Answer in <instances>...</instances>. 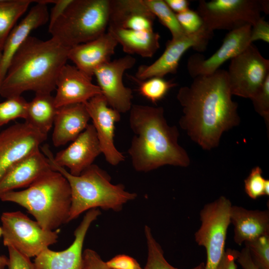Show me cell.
<instances>
[{
  "mask_svg": "<svg viewBox=\"0 0 269 269\" xmlns=\"http://www.w3.org/2000/svg\"><path fill=\"white\" fill-rule=\"evenodd\" d=\"M232 96L227 71L222 69L197 76L190 86L178 90L184 114L179 124L203 149L217 147L223 134L240 124L238 105Z\"/></svg>",
  "mask_w": 269,
  "mask_h": 269,
  "instance_id": "cell-1",
  "label": "cell"
},
{
  "mask_svg": "<svg viewBox=\"0 0 269 269\" xmlns=\"http://www.w3.org/2000/svg\"><path fill=\"white\" fill-rule=\"evenodd\" d=\"M129 124L134 136L128 153L135 171L147 172L166 165L189 166L188 153L178 143V128L168 124L162 107L133 105Z\"/></svg>",
  "mask_w": 269,
  "mask_h": 269,
  "instance_id": "cell-2",
  "label": "cell"
},
{
  "mask_svg": "<svg viewBox=\"0 0 269 269\" xmlns=\"http://www.w3.org/2000/svg\"><path fill=\"white\" fill-rule=\"evenodd\" d=\"M69 49L53 38L43 40L30 35L13 57L0 84V95L7 99L28 91L51 94L67 64Z\"/></svg>",
  "mask_w": 269,
  "mask_h": 269,
  "instance_id": "cell-3",
  "label": "cell"
},
{
  "mask_svg": "<svg viewBox=\"0 0 269 269\" xmlns=\"http://www.w3.org/2000/svg\"><path fill=\"white\" fill-rule=\"evenodd\" d=\"M51 167L61 173L67 180L71 193L69 222L82 213L92 209L121 211L124 204L137 197L135 193L125 189L122 184H114L105 170L93 164L79 175H74L66 168L57 164L47 144L40 147Z\"/></svg>",
  "mask_w": 269,
  "mask_h": 269,
  "instance_id": "cell-4",
  "label": "cell"
},
{
  "mask_svg": "<svg viewBox=\"0 0 269 269\" xmlns=\"http://www.w3.org/2000/svg\"><path fill=\"white\" fill-rule=\"evenodd\" d=\"M0 200L24 207L47 230L53 231L69 222L70 185L66 178L52 167L25 189L5 193Z\"/></svg>",
  "mask_w": 269,
  "mask_h": 269,
  "instance_id": "cell-5",
  "label": "cell"
},
{
  "mask_svg": "<svg viewBox=\"0 0 269 269\" xmlns=\"http://www.w3.org/2000/svg\"><path fill=\"white\" fill-rule=\"evenodd\" d=\"M109 9L110 0H72L49 32L69 48L88 42L106 32Z\"/></svg>",
  "mask_w": 269,
  "mask_h": 269,
  "instance_id": "cell-6",
  "label": "cell"
},
{
  "mask_svg": "<svg viewBox=\"0 0 269 269\" xmlns=\"http://www.w3.org/2000/svg\"><path fill=\"white\" fill-rule=\"evenodd\" d=\"M269 7L266 0H202L196 11L207 29L231 31L246 24L253 26L262 11L269 13Z\"/></svg>",
  "mask_w": 269,
  "mask_h": 269,
  "instance_id": "cell-7",
  "label": "cell"
},
{
  "mask_svg": "<svg viewBox=\"0 0 269 269\" xmlns=\"http://www.w3.org/2000/svg\"><path fill=\"white\" fill-rule=\"evenodd\" d=\"M232 206L229 199L221 196L200 211L201 224L194 238L196 243L206 250L204 269H217L223 257Z\"/></svg>",
  "mask_w": 269,
  "mask_h": 269,
  "instance_id": "cell-8",
  "label": "cell"
},
{
  "mask_svg": "<svg viewBox=\"0 0 269 269\" xmlns=\"http://www.w3.org/2000/svg\"><path fill=\"white\" fill-rule=\"evenodd\" d=\"M0 220L4 246L12 247L29 258L36 257L57 242L58 231L44 229L19 211L3 212Z\"/></svg>",
  "mask_w": 269,
  "mask_h": 269,
  "instance_id": "cell-9",
  "label": "cell"
},
{
  "mask_svg": "<svg viewBox=\"0 0 269 269\" xmlns=\"http://www.w3.org/2000/svg\"><path fill=\"white\" fill-rule=\"evenodd\" d=\"M227 72L232 95L251 99L269 76V60L251 43L231 59Z\"/></svg>",
  "mask_w": 269,
  "mask_h": 269,
  "instance_id": "cell-10",
  "label": "cell"
},
{
  "mask_svg": "<svg viewBox=\"0 0 269 269\" xmlns=\"http://www.w3.org/2000/svg\"><path fill=\"white\" fill-rule=\"evenodd\" d=\"M213 35V31L203 25L195 33L171 38L167 42L164 52L157 60L150 65H140L134 76L130 77L134 81H141L153 77L163 78L167 74H175L184 53L190 48L199 52L204 51Z\"/></svg>",
  "mask_w": 269,
  "mask_h": 269,
  "instance_id": "cell-11",
  "label": "cell"
},
{
  "mask_svg": "<svg viewBox=\"0 0 269 269\" xmlns=\"http://www.w3.org/2000/svg\"><path fill=\"white\" fill-rule=\"evenodd\" d=\"M136 60L130 55L106 62L94 72L98 86L110 107L120 113L130 111L133 104V92L123 82L125 72L132 68Z\"/></svg>",
  "mask_w": 269,
  "mask_h": 269,
  "instance_id": "cell-12",
  "label": "cell"
},
{
  "mask_svg": "<svg viewBox=\"0 0 269 269\" xmlns=\"http://www.w3.org/2000/svg\"><path fill=\"white\" fill-rule=\"evenodd\" d=\"M47 137L25 122L0 131V178L14 163L39 149Z\"/></svg>",
  "mask_w": 269,
  "mask_h": 269,
  "instance_id": "cell-13",
  "label": "cell"
},
{
  "mask_svg": "<svg viewBox=\"0 0 269 269\" xmlns=\"http://www.w3.org/2000/svg\"><path fill=\"white\" fill-rule=\"evenodd\" d=\"M251 29V25L246 24L229 31L220 47L207 58L198 53L191 55L187 65L189 75L193 79L198 76L211 75L226 61L240 54L252 43Z\"/></svg>",
  "mask_w": 269,
  "mask_h": 269,
  "instance_id": "cell-14",
  "label": "cell"
},
{
  "mask_svg": "<svg viewBox=\"0 0 269 269\" xmlns=\"http://www.w3.org/2000/svg\"><path fill=\"white\" fill-rule=\"evenodd\" d=\"M96 130L102 153L106 161L113 166L124 161L125 156L114 143L115 124L121 119V113L111 108L102 94L84 103Z\"/></svg>",
  "mask_w": 269,
  "mask_h": 269,
  "instance_id": "cell-15",
  "label": "cell"
},
{
  "mask_svg": "<svg viewBox=\"0 0 269 269\" xmlns=\"http://www.w3.org/2000/svg\"><path fill=\"white\" fill-rule=\"evenodd\" d=\"M101 213L98 209L88 210L74 231L75 239L66 250L54 251L47 248L35 257V269H82L83 247L92 223Z\"/></svg>",
  "mask_w": 269,
  "mask_h": 269,
  "instance_id": "cell-16",
  "label": "cell"
},
{
  "mask_svg": "<svg viewBox=\"0 0 269 269\" xmlns=\"http://www.w3.org/2000/svg\"><path fill=\"white\" fill-rule=\"evenodd\" d=\"M102 153L97 133L93 124L86 129L66 148L53 157L58 165L67 168L70 173L79 175L93 164Z\"/></svg>",
  "mask_w": 269,
  "mask_h": 269,
  "instance_id": "cell-17",
  "label": "cell"
},
{
  "mask_svg": "<svg viewBox=\"0 0 269 269\" xmlns=\"http://www.w3.org/2000/svg\"><path fill=\"white\" fill-rule=\"evenodd\" d=\"M92 79L75 66L66 64L56 82L54 98L56 107L84 104L92 98L102 94L99 87L92 83Z\"/></svg>",
  "mask_w": 269,
  "mask_h": 269,
  "instance_id": "cell-18",
  "label": "cell"
},
{
  "mask_svg": "<svg viewBox=\"0 0 269 269\" xmlns=\"http://www.w3.org/2000/svg\"><path fill=\"white\" fill-rule=\"evenodd\" d=\"M36 1V4L31 7L26 16L14 26L4 42L0 60V84L13 57L31 31L49 21L47 5L42 0Z\"/></svg>",
  "mask_w": 269,
  "mask_h": 269,
  "instance_id": "cell-19",
  "label": "cell"
},
{
  "mask_svg": "<svg viewBox=\"0 0 269 269\" xmlns=\"http://www.w3.org/2000/svg\"><path fill=\"white\" fill-rule=\"evenodd\" d=\"M118 43L109 32L69 49L68 60L79 70L92 78L95 69L111 61Z\"/></svg>",
  "mask_w": 269,
  "mask_h": 269,
  "instance_id": "cell-20",
  "label": "cell"
},
{
  "mask_svg": "<svg viewBox=\"0 0 269 269\" xmlns=\"http://www.w3.org/2000/svg\"><path fill=\"white\" fill-rule=\"evenodd\" d=\"M51 168L39 149L24 156L11 165L0 178V197L22 187H27Z\"/></svg>",
  "mask_w": 269,
  "mask_h": 269,
  "instance_id": "cell-21",
  "label": "cell"
},
{
  "mask_svg": "<svg viewBox=\"0 0 269 269\" xmlns=\"http://www.w3.org/2000/svg\"><path fill=\"white\" fill-rule=\"evenodd\" d=\"M155 18L143 0H110L108 26L152 31Z\"/></svg>",
  "mask_w": 269,
  "mask_h": 269,
  "instance_id": "cell-22",
  "label": "cell"
},
{
  "mask_svg": "<svg viewBox=\"0 0 269 269\" xmlns=\"http://www.w3.org/2000/svg\"><path fill=\"white\" fill-rule=\"evenodd\" d=\"M90 119L84 104L58 108L53 126V145L58 147L73 141L86 129Z\"/></svg>",
  "mask_w": 269,
  "mask_h": 269,
  "instance_id": "cell-23",
  "label": "cell"
},
{
  "mask_svg": "<svg viewBox=\"0 0 269 269\" xmlns=\"http://www.w3.org/2000/svg\"><path fill=\"white\" fill-rule=\"evenodd\" d=\"M230 222L234 226V242L238 245L269 235V210H248L232 206Z\"/></svg>",
  "mask_w": 269,
  "mask_h": 269,
  "instance_id": "cell-24",
  "label": "cell"
},
{
  "mask_svg": "<svg viewBox=\"0 0 269 269\" xmlns=\"http://www.w3.org/2000/svg\"><path fill=\"white\" fill-rule=\"evenodd\" d=\"M107 32L129 55L136 54L143 58H150L160 47V35L153 30H133L108 26Z\"/></svg>",
  "mask_w": 269,
  "mask_h": 269,
  "instance_id": "cell-25",
  "label": "cell"
},
{
  "mask_svg": "<svg viewBox=\"0 0 269 269\" xmlns=\"http://www.w3.org/2000/svg\"><path fill=\"white\" fill-rule=\"evenodd\" d=\"M57 108L51 94H35L34 98L28 102L25 122L47 135L53 126Z\"/></svg>",
  "mask_w": 269,
  "mask_h": 269,
  "instance_id": "cell-26",
  "label": "cell"
},
{
  "mask_svg": "<svg viewBox=\"0 0 269 269\" xmlns=\"http://www.w3.org/2000/svg\"><path fill=\"white\" fill-rule=\"evenodd\" d=\"M32 0H0V49L19 18L26 11Z\"/></svg>",
  "mask_w": 269,
  "mask_h": 269,
  "instance_id": "cell-27",
  "label": "cell"
},
{
  "mask_svg": "<svg viewBox=\"0 0 269 269\" xmlns=\"http://www.w3.org/2000/svg\"><path fill=\"white\" fill-rule=\"evenodd\" d=\"M146 6L154 16L170 32L172 38L176 39L186 33L179 24L175 13L164 0H143Z\"/></svg>",
  "mask_w": 269,
  "mask_h": 269,
  "instance_id": "cell-28",
  "label": "cell"
},
{
  "mask_svg": "<svg viewBox=\"0 0 269 269\" xmlns=\"http://www.w3.org/2000/svg\"><path fill=\"white\" fill-rule=\"evenodd\" d=\"M144 234L147 247V258L144 269H180L172 266L166 260L163 251L147 226L144 227ZM204 267L205 263L202 262L190 269H204Z\"/></svg>",
  "mask_w": 269,
  "mask_h": 269,
  "instance_id": "cell-29",
  "label": "cell"
},
{
  "mask_svg": "<svg viewBox=\"0 0 269 269\" xmlns=\"http://www.w3.org/2000/svg\"><path fill=\"white\" fill-rule=\"evenodd\" d=\"M135 82L139 85V93L153 103L163 99L169 90L176 85L172 80H166L159 77Z\"/></svg>",
  "mask_w": 269,
  "mask_h": 269,
  "instance_id": "cell-30",
  "label": "cell"
},
{
  "mask_svg": "<svg viewBox=\"0 0 269 269\" xmlns=\"http://www.w3.org/2000/svg\"><path fill=\"white\" fill-rule=\"evenodd\" d=\"M28 102L21 96L6 99L0 102V128L9 122L26 117Z\"/></svg>",
  "mask_w": 269,
  "mask_h": 269,
  "instance_id": "cell-31",
  "label": "cell"
},
{
  "mask_svg": "<svg viewBox=\"0 0 269 269\" xmlns=\"http://www.w3.org/2000/svg\"><path fill=\"white\" fill-rule=\"evenodd\" d=\"M254 263L260 269H269V235L245 243Z\"/></svg>",
  "mask_w": 269,
  "mask_h": 269,
  "instance_id": "cell-32",
  "label": "cell"
},
{
  "mask_svg": "<svg viewBox=\"0 0 269 269\" xmlns=\"http://www.w3.org/2000/svg\"><path fill=\"white\" fill-rule=\"evenodd\" d=\"M263 171L259 166L254 167L244 181L246 194L253 199L265 195V184L267 179L262 175Z\"/></svg>",
  "mask_w": 269,
  "mask_h": 269,
  "instance_id": "cell-33",
  "label": "cell"
},
{
  "mask_svg": "<svg viewBox=\"0 0 269 269\" xmlns=\"http://www.w3.org/2000/svg\"><path fill=\"white\" fill-rule=\"evenodd\" d=\"M250 99L252 101L255 111L264 118L269 130V76Z\"/></svg>",
  "mask_w": 269,
  "mask_h": 269,
  "instance_id": "cell-34",
  "label": "cell"
},
{
  "mask_svg": "<svg viewBox=\"0 0 269 269\" xmlns=\"http://www.w3.org/2000/svg\"><path fill=\"white\" fill-rule=\"evenodd\" d=\"M181 26L186 33H193L198 31L203 25V20L197 12L188 9L176 14Z\"/></svg>",
  "mask_w": 269,
  "mask_h": 269,
  "instance_id": "cell-35",
  "label": "cell"
},
{
  "mask_svg": "<svg viewBox=\"0 0 269 269\" xmlns=\"http://www.w3.org/2000/svg\"><path fill=\"white\" fill-rule=\"evenodd\" d=\"M8 252V269H35L30 258L22 254L12 247H7Z\"/></svg>",
  "mask_w": 269,
  "mask_h": 269,
  "instance_id": "cell-36",
  "label": "cell"
},
{
  "mask_svg": "<svg viewBox=\"0 0 269 269\" xmlns=\"http://www.w3.org/2000/svg\"><path fill=\"white\" fill-rule=\"evenodd\" d=\"M106 264L111 269H142L135 259L124 254L115 256Z\"/></svg>",
  "mask_w": 269,
  "mask_h": 269,
  "instance_id": "cell-37",
  "label": "cell"
},
{
  "mask_svg": "<svg viewBox=\"0 0 269 269\" xmlns=\"http://www.w3.org/2000/svg\"><path fill=\"white\" fill-rule=\"evenodd\" d=\"M82 269H111L95 251L87 249L83 252Z\"/></svg>",
  "mask_w": 269,
  "mask_h": 269,
  "instance_id": "cell-38",
  "label": "cell"
},
{
  "mask_svg": "<svg viewBox=\"0 0 269 269\" xmlns=\"http://www.w3.org/2000/svg\"><path fill=\"white\" fill-rule=\"evenodd\" d=\"M261 40L269 42V24L264 17H261L257 22L252 26L251 42Z\"/></svg>",
  "mask_w": 269,
  "mask_h": 269,
  "instance_id": "cell-39",
  "label": "cell"
},
{
  "mask_svg": "<svg viewBox=\"0 0 269 269\" xmlns=\"http://www.w3.org/2000/svg\"><path fill=\"white\" fill-rule=\"evenodd\" d=\"M72 0H51L54 4L49 14V26L51 25L65 11Z\"/></svg>",
  "mask_w": 269,
  "mask_h": 269,
  "instance_id": "cell-40",
  "label": "cell"
},
{
  "mask_svg": "<svg viewBox=\"0 0 269 269\" xmlns=\"http://www.w3.org/2000/svg\"><path fill=\"white\" fill-rule=\"evenodd\" d=\"M239 251L228 249L225 250L223 257L217 269H237L236 263Z\"/></svg>",
  "mask_w": 269,
  "mask_h": 269,
  "instance_id": "cell-41",
  "label": "cell"
},
{
  "mask_svg": "<svg viewBox=\"0 0 269 269\" xmlns=\"http://www.w3.org/2000/svg\"><path fill=\"white\" fill-rule=\"evenodd\" d=\"M243 269H260L253 262L248 249L245 247L239 251L237 260Z\"/></svg>",
  "mask_w": 269,
  "mask_h": 269,
  "instance_id": "cell-42",
  "label": "cell"
},
{
  "mask_svg": "<svg viewBox=\"0 0 269 269\" xmlns=\"http://www.w3.org/2000/svg\"><path fill=\"white\" fill-rule=\"evenodd\" d=\"M169 7L175 13L183 12L189 8V2L186 0H164Z\"/></svg>",
  "mask_w": 269,
  "mask_h": 269,
  "instance_id": "cell-43",
  "label": "cell"
},
{
  "mask_svg": "<svg viewBox=\"0 0 269 269\" xmlns=\"http://www.w3.org/2000/svg\"><path fill=\"white\" fill-rule=\"evenodd\" d=\"M1 229L0 226V237H1ZM8 259L7 257L0 254V269H5L7 267Z\"/></svg>",
  "mask_w": 269,
  "mask_h": 269,
  "instance_id": "cell-44",
  "label": "cell"
},
{
  "mask_svg": "<svg viewBox=\"0 0 269 269\" xmlns=\"http://www.w3.org/2000/svg\"><path fill=\"white\" fill-rule=\"evenodd\" d=\"M1 50L0 49V60L1 59Z\"/></svg>",
  "mask_w": 269,
  "mask_h": 269,
  "instance_id": "cell-45",
  "label": "cell"
}]
</instances>
